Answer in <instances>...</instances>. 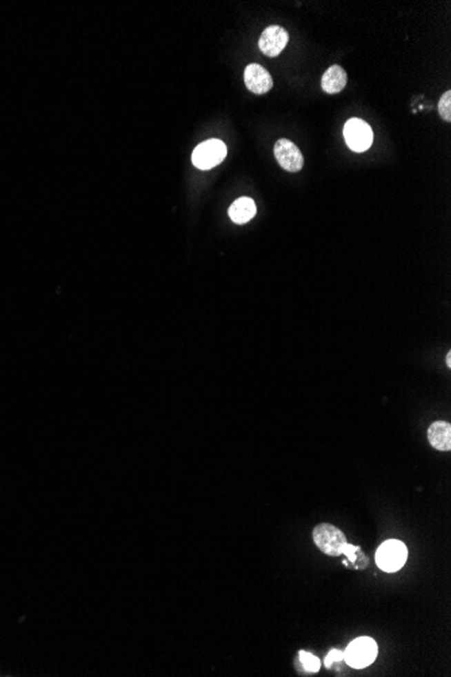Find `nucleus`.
Instances as JSON below:
<instances>
[{
  "label": "nucleus",
  "mask_w": 451,
  "mask_h": 677,
  "mask_svg": "<svg viewBox=\"0 0 451 677\" xmlns=\"http://www.w3.org/2000/svg\"><path fill=\"white\" fill-rule=\"evenodd\" d=\"M243 79H245V84H246L248 90L252 91L253 94H257V95L269 92L273 87V80H272L270 73L265 68H262L261 65H248L245 69Z\"/></svg>",
  "instance_id": "obj_8"
},
{
  "label": "nucleus",
  "mask_w": 451,
  "mask_h": 677,
  "mask_svg": "<svg viewBox=\"0 0 451 677\" xmlns=\"http://www.w3.org/2000/svg\"><path fill=\"white\" fill-rule=\"evenodd\" d=\"M227 156V146L221 139H208L197 145L192 153L194 166L208 170L223 161Z\"/></svg>",
  "instance_id": "obj_4"
},
{
  "label": "nucleus",
  "mask_w": 451,
  "mask_h": 677,
  "mask_svg": "<svg viewBox=\"0 0 451 677\" xmlns=\"http://www.w3.org/2000/svg\"><path fill=\"white\" fill-rule=\"evenodd\" d=\"M290 35L281 26H269L259 37V50L268 57H277L287 46Z\"/></svg>",
  "instance_id": "obj_6"
},
{
  "label": "nucleus",
  "mask_w": 451,
  "mask_h": 677,
  "mask_svg": "<svg viewBox=\"0 0 451 677\" xmlns=\"http://www.w3.org/2000/svg\"><path fill=\"white\" fill-rule=\"evenodd\" d=\"M428 441L437 451H449L451 449L450 423L439 420L428 427Z\"/></svg>",
  "instance_id": "obj_9"
},
{
  "label": "nucleus",
  "mask_w": 451,
  "mask_h": 677,
  "mask_svg": "<svg viewBox=\"0 0 451 677\" xmlns=\"http://www.w3.org/2000/svg\"><path fill=\"white\" fill-rule=\"evenodd\" d=\"M312 538L317 547L330 557L342 556L343 548L348 544L345 533L330 523L318 524L312 531Z\"/></svg>",
  "instance_id": "obj_1"
},
{
  "label": "nucleus",
  "mask_w": 451,
  "mask_h": 677,
  "mask_svg": "<svg viewBox=\"0 0 451 677\" xmlns=\"http://www.w3.org/2000/svg\"><path fill=\"white\" fill-rule=\"evenodd\" d=\"M408 558V549L397 540L385 541L376 553V562L384 572H397L400 571Z\"/></svg>",
  "instance_id": "obj_2"
},
{
  "label": "nucleus",
  "mask_w": 451,
  "mask_h": 677,
  "mask_svg": "<svg viewBox=\"0 0 451 677\" xmlns=\"http://www.w3.org/2000/svg\"><path fill=\"white\" fill-rule=\"evenodd\" d=\"M299 658H300V663L303 665V668L308 672V674H315L319 671L321 668V660L315 656H312L311 653L308 651H300L299 653Z\"/></svg>",
  "instance_id": "obj_12"
},
{
  "label": "nucleus",
  "mask_w": 451,
  "mask_h": 677,
  "mask_svg": "<svg viewBox=\"0 0 451 677\" xmlns=\"http://www.w3.org/2000/svg\"><path fill=\"white\" fill-rule=\"evenodd\" d=\"M346 84H348V75L345 69H342L339 65L330 66L323 75V91L330 95L339 94L346 87Z\"/></svg>",
  "instance_id": "obj_11"
},
{
  "label": "nucleus",
  "mask_w": 451,
  "mask_h": 677,
  "mask_svg": "<svg viewBox=\"0 0 451 677\" xmlns=\"http://www.w3.org/2000/svg\"><path fill=\"white\" fill-rule=\"evenodd\" d=\"M446 362H448V366L450 368L451 366V353H448V357H446Z\"/></svg>",
  "instance_id": "obj_15"
},
{
  "label": "nucleus",
  "mask_w": 451,
  "mask_h": 677,
  "mask_svg": "<svg viewBox=\"0 0 451 677\" xmlns=\"http://www.w3.org/2000/svg\"><path fill=\"white\" fill-rule=\"evenodd\" d=\"M438 111H439V115L442 117L443 121L446 122H450L451 121V92L450 91H446L441 100H439V104H438Z\"/></svg>",
  "instance_id": "obj_13"
},
{
  "label": "nucleus",
  "mask_w": 451,
  "mask_h": 677,
  "mask_svg": "<svg viewBox=\"0 0 451 677\" xmlns=\"http://www.w3.org/2000/svg\"><path fill=\"white\" fill-rule=\"evenodd\" d=\"M345 660V653L341 651V650H331L327 656V658L324 660V665L327 668H331L332 664H337L339 661H343Z\"/></svg>",
  "instance_id": "obj_14"
},
{
  "label": "nucleus",
  "mask_w": 451,
  "mask_h": 677,
  "mask_svg": "<svg viewBox=\"0 0 451 677\" xmlns=\"http://www.w3.org/2000/svg\"><path fill=\"white\" fill-rule=\"evenodd\" d=\"M343 134L348 146L357 153L366 152L373 144L372 128L359 118H353L348 121L343 129Z\"/></svg>",
  "instance_id": "obj_5"
},
{
  "label": "nucleus",
  "mask_w": 451,
  "mask_h": 677,
  "mask_svg": "<svg viewBox=\"0 0 451 677\" xmlns=\"http://www.w3.org/2000/svg\"><path fill=\"white\" fill-rule=\"evenodd\" d=\"M256 213H257L256 203L250 197H239V199H237L231 204V207L228 210V215H230L231 221L235 222V224H238V225L248 224L250 219H253V217L256 215Z\"/></svg>",
  "instance_id": "obj_10"
},
{
  "label": "nucleus",
  "mask_w": 451,
  "mask_h": 677,
  "mask_svg": "<svg viewBox=\"0 0 451 677\" xmlns=\"http://www.w3.org/2000/svg\"><path fill=\"white\" fill-rule=\"evenodd\" d=\"M379 653V647L373 638L361 637L348 646L345 651L346 663L355 669H362L373 664Z\"/></svg>",
  "instance_id": "obj_3"
},
{
  "label": "nucleus",
  "mask_w": 451,
  "mask_h": 677,
  "mask_svg": "<svg viewBox=\"0 0 451 677\" xmlns=\"http://www.w3.org/2000/svg\"><path fill=\"white\" fill-rule=\"evenodd\" d=\"M274 157L280 164V166L288 172L294 173V172H299L303 169V165H304L303 153L290 139L283 138V139H279L276 142Z\"/></svg>",
  "instance_id": "obj_7"
}]
</instances>
